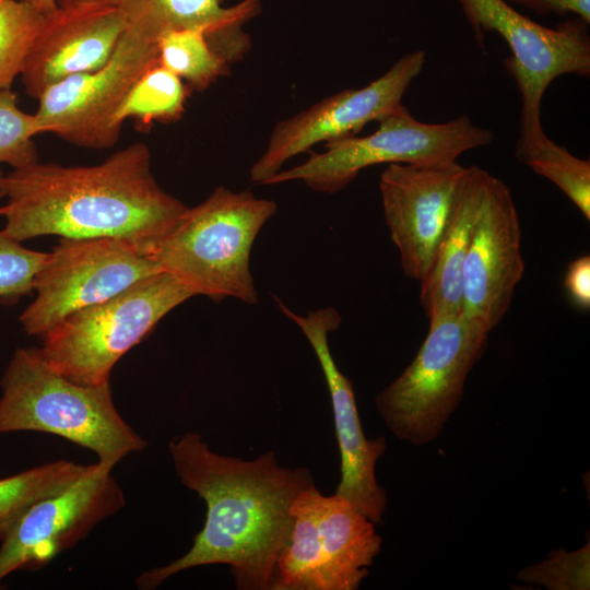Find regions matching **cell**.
Segmentation results:
<instances>
[{
	"label": "cell",
	"instance_id": "30bf717a",
	"mask_svg": "<svg viewBox=\"0 0 590 590\" xmlns=\"http://www.w3.org/2000/svg\"><path fill=\"white\" fill-rule=\"evenodd\" d=\"M160 271L157 263L130 241L61 238L35 279V297L20 317L23 330L43 338L72 312Z\"/></svg>",
	"mask_w": 590,
	"mask_h": 590
},
{
	"label": "cell",
	"instance_id": "4dcf8cb0",
	"mask_svg": "<svg viewBox=\"0 0 590 590\" xmlns=\"http://www.w3.org/2000/svg\"><path fill=\"white\" fill-rule=\"evenodd\" d=\"M20 1H23L33 5L34 8H36L44 14H48L58 8L56 0H20Z\"/></svg>",
	"mask_w": 590,
	"mask_h": 590
},
{
	"label": "cell",
	"instance_id": "f1b7e54d",
	"mask_svg": "<svg viewBox=\"0 0 590 590\" xmlns=\"http://www.w3.org/2000/svg\"><path fill=\"white\" fill-rule=\"evenodd\" d=\"M533 9L541 14L555 13L564 15L575 13L585 22L590 21V0H511Z\"/></svg>",
	"mask_w": 590,
	"mask_h": 590
},
{
	"label": "cell",
	"instance_id": "484cf974",
	"mask_svg": "<svg viewBox=\"0 0 590 590\" xmlns=\"http://www.w3.org/2000/svg\"><path fill=\"white\" fill-rule=\"evenodd\" d=\"M520 581L541 585L550 590H588L590 588V543L567 552L552 550L547 558L520 569Z\"/></svg>",
	"mask_w": 590,
	"mask_h": 590
},
{
	"label": "cell",
	"instance_id": "8992f818",
	"mask_svg": "<svg viewBox=\"0 0 590 590\" xmlns=\"http://www.w3.org/2000/svg\"><path fill=\"white\" fill-rule=\"evenodd\" d=\"M192 296L160 271L72 312L43 337L40 350L50 366L73 382L109 384L116 363Z\"/></svg>",
	"mask_w": 590,
	"mask_h": 590
},
{
	"label": "cell",
	"instance_id": "1f68e13d",
	"mask_svg": "<svg viewBox=\"0 0 590 590\" xmlns=\"http://www.w3.org/2000/svg\"><path fill=\"white\" fill-rule=\"evenodd\" d=\"M0 214L2 215V206H0Z\"/></svg>",
	"mask_w": 590,
	"mask_h": 590
},
{
	"label": "cell",
	"instance_id": "603a6c76",
	"mask_svg": "<svg viewBox=\"0 0 590 590\" xmlns=\"http://www.w3.org/2000/svg\"><path fill=\"white\" fill-rule=\"evenodd\" d=\"M46 14L20 0H0V91L21 75Z\"/></svg>",
	"mask_w": 590,
	"mask_h": 590
},
{
	"label": "cell",
	"instance_id": "7c38bea8",
	"mask_svg": "<svg viewBox=\"0 0 590 590\" xmlns=\"http://www.w3.org/2000/svg\"><path fill=\"white\" fill-rule=\"evenodd\" d=\"M99 462L64 489L32 504L0 541V582L17 570H36L85 539L125 506L123 493Z\"/></svg>",
	"mask_w": 590,
	"mask_h": 590
},
{
	"label": "cell",
	"instance_id": "5bb4252c",
	"mask_svg": "<svg viewBox=\"0 0 590 590\" xmlns=\"http://www.w3.org/2000/svg\"><path fill=\"white\" fill-rule=\"evenodd\" d=\"M273 299L310 343L323 371L330 394L335 437L340 452V481L335 494L353 503L375 524L384 523L388 495L376 477V464L387 449L384 436L367 438L358 414L353 382L338 367L328 342V334L341 324L340 314L331 306L303 316L280 298Z\"/></svg>",
	"mask_w": 590,
	"mask_h": 590
},
{
	"label": "cell",
	"instance_id": "5b68a950",
	"mask_svg": "<svg viewBox=\"0 0 590 590\" xmlns=\"http://www.w3.org/2000/svg\"><path fill=\"white\" fill-rule=\"evenodd\" d=\"M489 332L462 311L429 320L413 361L375 398L396 438L413 446L439 438L461 402L470 371L485 352Z\"/></svg>",
	"mask_w": 590,
	"mask_h": 590
},
{
	"label": "cell",
	"instance_id": "4316f807",
	"mask_svg": "<svg viewBox=\"0 0 590 590\" xmlns=\"http://www.w3.org/2000/svg\"><path fill=\"white\" fill-rule=\"evenodd\" d=\"M47 256L48 252L24 247L0 227V299L14 302L33 293Z\"/></svg>",
	"mask_w": 590,
	"mask_h": 590
},
{
	"label": "cell",
	"instance_id": "ba28073f",
	"mask_svg": "<svg viewBox=\"0 0 590 590\" xmlns=\"http://www.w3.org/2000/svg\"><path fill=\"white\" fill-rule=\"evenodd\" d=\"M376 122L378 127L373 133L327 142L326 151L280 170L264 185L300 180L315 191L335 193L369 166L457 161L464 152L488 145L494 139L491 130L474 125L465 115L442 123H427L415 119L403 104Z\"/></svg>",
	"mask_w": 590,
	"mask_h": 590
},
{
	"label": "cell",
	"instance_id": "7402d4cb",
	"mask_svg": "<svg viewBox=\"0 0 590 590\" xmlns=\"http://www.w3.org/2000/svg\"><path fill=\"white\" fill-rule=\"evenodd\" d=\"M158 64L197 91L229 73V63L209 44L201 28L172 31L157 43Z\"/></svg>",
	"mask_w": 590,
	"mask_h": 590
},
{
	"label": "cell",
	"instance_id": "ffe728a7",
	"mask_svg": "<svg viewBox=\"0 0 590 590\" xmlns=\"http://www.w3.org/2000/svg\"><path fill=\"white\" fill-rule=\"evenodd\" d=\"M187 96L184 81L157 63L144 71L130 87L111 117V126L120 133L127 119H133L140 126L178 120Z\"/></svg>",
	"mask_w": 590,
	"mask_h": 590
},
{
	"label": "cell",
	"instance_id": "7a4b0ae2",
	"mask_svg": "<svg viewBox=\"0 0 590 590\" xmlns=\"http://www.w3.org/2000/svg\"><path fill=\"white\" fill-rule=\"evenodd\" d=\"M0 197L3 229L21 243L46 235L116 238L146 255L187 208L158 185L143 142L96 165L37 161L13 168L0 177Z\"/></svg>",
	"mask_w": 590,
	"mask_h": 590
},
{
	"label": "cell",
	"instance_id": "ac0fdd59",
	"mask_svg": "<svg viewBox=\"0 0 590 590\" xmlns=\"http://www.w3.org/2000/svg\"><path fill=\"white\" fill-rule=\"evenodd\" d=\"M261 0H243L223 7L222 0H122L119 8L126 26L156 43L166 33L201 28L211 47L228 63L240 59L250 47L243 25L260 10Z\"/></svg>",
	"mask_w": 590,
	"mask_h": 590
},
{
	"label": "cell",
	"instance_id": "f546056e",
	"mask_svg": "<svg viewBox=\"0 0 590 590\" xmlns=\"http://www.w3.org/2000/svg\"><path fill=\"white\" fill-rule=\"evenodd\" d=\"M122 0H56L57 7L68 8L78 5H109L119 7Z\"/></svg>",
	"mask_w": 590,
	"mask_h": 590
},
{
	"label": "cell",
	"instance_id": "9a60e30c",
	"mask_svg": "<svg viewBox=\"0 0 590 590\" xmlns=\"http://www.w3.org/2000/svg\"><path fill=\"white\" fill-rule=\"evenodd\" d=\"M464 168L457 161L392 163L381 173L384 217L406 278L420 283L429 273Z\"/></svg>",
	"mask_w": 590,
	"mask_h": 590
},
{
	"label": "cell",
	"instance_id": "d4e9b609",
	"mask_svg": "<svg viewBox=\"0 0 590 590\" xmlns=\"http://www.w3.org/2000/svg\"><path fill=\"white\" fill-rule=\"evenodd\" d=\"M40 134L34 114L23 111L11 90L0 91V177L1 164L22 168L38 161L34 137Z\"/></svg>",
	"mask_w": 590,
	"mask_h": 590
},
{
	"label": "cell",
	"instance_id": "52a82bcc",
	"mask_svg": "<svg viewBox=\"0 0 590 590\" xmlns=\"http://www.w3.org/2000/svg\"><path fill=\"white\" fill-rule=\"evenodd\" d=\"M293 523L276 558L271 590H356L381 551L375 523L341 495L315 483L291 506Z\"/></svg>",
	"mask_w": 590,
	"mask_h": 590
},
{
	"label": "cell",
	"instance_id": "cb8c5ba5",
	"mask_svg": "<svg viewBox=\"0 0 590 590\" xmlns=\"http://www.w3.org/2000/svg\"><path fill=\"white\" fill-rule=\"evenodd\" d=\"M535 174L558 187L590 220V162L576 157L565 146L548 139L547 142L522 162Z\"/></svg>",
	"mask_w": 590,
	"mask_h": 590
},
{
	"label": "cell",
	"instance_id": "44dd1931",
	"mask_svg": "<svg viewBox=\"0 0 590 590\" xmlns=\"http://www.w3.org/2000/svg\"><path fill=\"white\" fill-rule=\"evenodd\" d=\"M88 467L58 460L0 479V541L32 504L70 486Z\"/></svg>",
	"mask_w": 590,
	"mask_h": 590
},
{
	"label": "cell",
	"instance_id": "6da1fadb",
	"mask_svg": "<svg viewBox=\"0 0 590 590\" xmlns=\"http://www.w3.org/2000/svg\"><path fill=\"white\" fill-rule=\"evenodd\" d=\"M168 450L180 482L205 502V521L187 553L143 571L138 588L154 589L182 570L225 564L238 590H271L293 523L291 506L315 483L311 471L279 464L271 450L253 460L223 456L193 432L172 438Z\"/></svg>",
	"mask_w": 590,
	"mask_h": 590
},
{
	"label": "cell",
	"instance_id": "4fadbf2b",
	"mask_svg": "<svg viewBox=\"0 0 590 590\" xmlns=\"http://www.w3.org/2000/svg\"><path fill=\"white\" fill-rule=\"evenodd\" d=\"M425 61L422 50L406 54L366 86L335 93L280 121L267 149L250 169L251 181L264 185L293 156L320 142L355 135L366 123L377 121L402 105L405 91L421 73Z\"/></svg>",
	"mask_w": 590,
	"mask_h": 590
},
{
	"label": "cell",
	"instance_id": "9c48e42d",
	"mask_svg": "<svg viewBox=\"0 0 590 590\" xmlns=\"http://www.w3.org/2000/svg\"><path fill=\"white\" fill-rule=\"evenodd\" d=\"M458 1L481 46L484 33L495 31L512 52L505 68L521 95V128L515 149V157L521 163L550 139L541 122V104L548 85L563 74H590L588 23L579 17L548 28L504 0Z\"/></svg>",
	"mask_w": 590,
	"mask_h": 590
},
{
	"label": "cell",
	"instance_id": "277c9868",
	"mask_svg": "<svg viewBox=\"0 0 590 590\" xmlns=\"http://www.w3.org/2000/svg\"><path fill=\"white\" fill-rule=\"evenodd\" d=\"M1 388L0 434H54L90 449L97 462L111 469L148 447L118 413L109 384L71 381L50 366L40 347L14 351Z\"/></svg>",
	"mask_w": 590,
	"mask_h": 590
},
{
	"label": "cell",
	"instance_id": "3957f363",
	"mask_svg": "<svg viewBox=\"0 0 590 590\" xmlns=\"http://www.w3.org/2000/svg\"><path fill=\"white\" fill-rule=\"evenodd\" d=\"M276 209L274 201L248 190L217 187L198 205L187 206L149 256L193 296L256 305L251 249Z\"/></svg>",
	"mask_w": 590,
	"mask_h": 590
},
{
	"label": "cell",
	"instance_id": "83f0119b",
	"mask_svg": "<svg viewBox=\"0 0 590 590\" xmlns=\"http://www.w3.org/2000/svg\"><path fill=\"white\" fill-rule=\"evenodd\" d=\"M564 286L571 303L581 310L590 308V257H578L569 262Z\"/></svg>",
	"mask_w": 590,
	"mask_h": 590
},
{
	"label": "cell",
	"instance_id": "2e32d148",
	"mask_svg": "<svg viewBox=\"0 0 590 590\" xmlns=\"http://www.w3.org/2000/svg\"><path fill=\"white\" fill-rule=\"evenodd\" d=\"M521 229L508 186L487 173L462 266L461 311L495 329L524 273Z\"/></svg>",
	"mask_w": 590,
	"mask_h": 590
},
{
	"label": "cell",
	"instance_id": "d6986e66",
	"mask_svg": "<svg viewBox=\"0 0 590 590\" xmlns=\"http://www.w3.org/2000/svg\"><path fill=\"white\" fill-rule=\"evenodd\" d=\"M487 170L465 167L435 262L420 282V300L428 320L461 311L462 266L481 204Z\"/></svg>",
	"mask_w": 590,
	"mask_h": 590
},
{
	"label": "cell",
	"instance_id": "8fae6325",
	"mask_svg": "<svg viewBox=\"0 0 590 590\" xmlns=\"http://www.w3.org/2000/svg\"><path fill=\"white\" fill-rule=\"evenodd\" d=\"M157 43L126 26L115 50L101 68L47 87L34 116L42 133L75 145L107 149L119 139L111 117L126 94L149 68L158 63Z\"/></svg>",
	"mask_w": 590,
	"mask_h": 590
},
{
	"label": "cell",
	"instance_id": "e0dca14e",
	"mask_svg": "<svg viewBox=\"0 0 590 590\" xmlns=\"http://www.w3.org/2000/svg\"><path fill=\"white\" fill-rule=\"evenodd\" d=\"M126 27L119 7L78 5L46 14L21 74L38 98L52 84L104 66Z\"/></svg>",
	"mask_w": 590,
	"mask_h": 590
}]
</instances>
